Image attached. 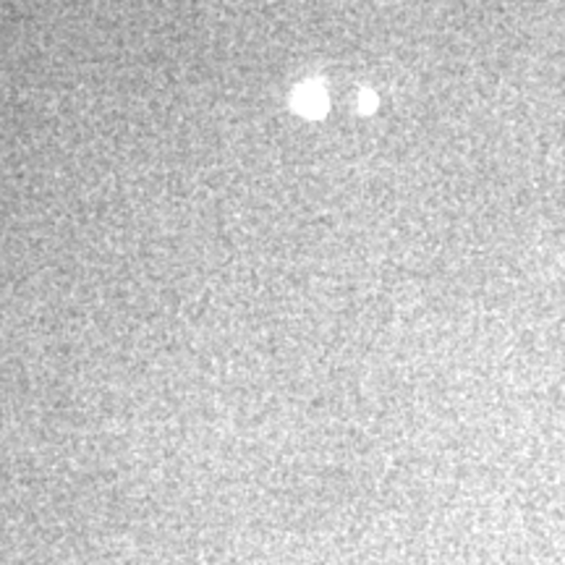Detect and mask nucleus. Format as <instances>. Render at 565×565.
<instances>
[{
	"label": "nucleus",
	"instance_id": "obj_1",
	"mask_svg": "<svg viewBox=\"0 0 565 565\" xmlns=\"http://www.w3.org/2000/svg\"><path fill=\"white\" fill-rule=\"evenodd\" d=\"M294 103L296 108H299L303 116H320L324 110V105H328V95H324V89L320 84H301L299 89H296L294 95Z\"/></svg>",
	"mask_w": 565,
	"mask_h": 565
}]
</instances>
